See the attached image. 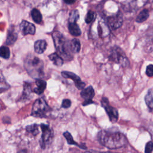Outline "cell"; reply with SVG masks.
<instances>
[{
  "label": "cell",
  "mask_w": 153,
  "mask_h": 153,
  "mask_svg": "<svg viewBox=\"0 0 153 153\" xmlns=\"http://www.w3.org/2000/svg\"><path fill=\"white\" fill-rule=\"evenodd\" d=\"M97 140L109 149H119L128 144L127 139L123 133L111 130H100L97 133Z\"/></svg>",
  "instance_id": "cell-1"
},
{
  "label": "cell",
  "mask_w": 153,
  "mask_h": 153,
  "mask_svg": "<svg viewBox=\"0 0 153 153\" xmlns=\"http://www.w3.org/2000/svg\"><path fill=\"white\" fill-rule=\"evenodd\" d=\"M52 38L57 53L63 60H71L72 59V55L70 48V42L59 31L53 32Z\"/></svg>",
  "instance_id": "cell-2"
},
{
  "label": "cell",
  "mask_w": 153,
  "mask_h": 153,
  "mask_svg": "<svg viewBox=\"0 0 153 153\" xmlns=\"http://www.w3.org/2000/svg\"><path fill=\"white\" fill-rule=\"evenodd\" d=\"M24 66L27 73L32 78H39L44 74V63L36 56H28L25 60Z\"/></svg>",
  "instance_id": "cell-3"
},
{
  "label": "cell",
  "mask_w": 153,
  "mask_h": 153,
  "mask_svg": "<svg viewBox=\"0 0 153 153\" xmlns=\"http://www.w3.org/2000/svg\"><path fill=\"white\" fill-rule=\"evenodd\" d=\"M109 59L123 68L128 67L130 65V62L124 52L118 47H114L112 48Z\"/></svg>",
  "instance_id": "cell-4"
},
{
  "label": "cell",
  "mask_w": 153,
  "mask_h": 153,
  "mask_svg": "<svg viewBox=\"0 0 153 153\" xmlns=\"http://www.w3.org/2000/svg\"><path fill=\"white\" fill-rule=\"evenodd\" d=\"M49 111L46 102L42 98L37 99L32 106V115L36 117H44Z\"/></svg>",
  "instance_id": "cell-5"
},
{
  "label": "cell",
  "mask_w": 153,
  "mask_h": 153,
  "mask_svg": "<svg viewBox=\"0 0 153 153\" xmlns=\"http://www.w3.org/2000/svg\"><path fill=\"white\" fill-rule=\"evenodd\" d=\"M102 106L105 109L109 120L112 123H115L118 119V112L116 108L109 105L108 99L106 97H102L101 100Z\"/></svg>",
  "instance_id": "cell-6"
},
{
  "label": "cell",
  "mask_w": 153,
  "mask_h": 153,
  "mask_svg": "<svg viewBox=\"0 0 153 153\" xmlns=\"http://www.w3.org/2000/svg\"><path fill=\"white\" fill-rule=\"evenodd\" d=\"M41 128L42 130V142H41V146L42 148H45L47 145H50L53 139V131L48 126L42 124L41 125Z\"/></svg>",
  "instance_id": "cell-7"
},
{
  "label": "cell",
  "mask_w": 153,
  "mask_h": 153,
  "mask_svg": "<svg viewBox=\"0 0 153 153\" xmlns=\"http://www.w3.org/2000/svg\"><path fill=\"white\" fill-rule=\"evenodd\" d=\"M61 74L62 76L65 78H69V79H72L75 82L76 87L78 90H82L85 87V83L82 81L79 76L76 75L75 74L72 73L71 72H68V71H63L62 72Z\"/></svg>",
  "instance_id": "cell-8"
},
{
  "label": "cell",
  "mask_w": 153,
  "mask_h": 153,
  "mask_svg": "<svg viewBox=\"0 0 153 153\" xmlns=\"http://www.w3.org/2000/svg\"><path fill=\"white\" fill-rule=\"evenodd\" d=\"M108 23L112 29H117L121 26L123 24V16L119 13L115 16L108 18Z\"/></svg>",
  "instance_id": "cell-9"
},
{
  "label": "cell",
  "mask_w": 153,
  "mask_h": 153,
  "mask_svg": "<svg viewBox=\"0 0 153 153\" xmlns=\"http://www.w3.org/2000/svg\"><path fill=\"white\" fill-rule=\"evenodd\" d=\"M20 29L24 35H33L35 33V26L31 23L26 20H23L20 25Z\"/></svg>",
  "instance_id": "cell-10"
},
{
  "label": "cell",
  "mask_w": 153,
  "mask_h": 153,
  "mask_svg": "<svg viewBox=\"0 0 153 153\" xmlns=\"http://www.w3.org/2000/svg\"><path fill=\"white\" fill-rule=\"evenodd\" d=\"M95 93L92 86L90 85L85 88H83L80 93V95L84 100L92 99L94 96Z\"/></svg>",
  "instance_id": "cell-11"
},
{
  "label": "cell",
  "mask_w": 153,
  "mask_h": 153,
  "mask_svg": "<svg viewBox=\"0 0 153 153\" xmlns=\"http://www.w3.org/2000/svg\"><path fill=\"white\" fill-rule=\"evenodd\" d=\"M68 29L70 33L74 36H78L81 34V29L76 22H69Z\"/></svg>",
  "instance_id": "cell-12"
},
{
  "label": "cell",
  "mask_w": 153,
  "mask_h": 153,
  "mask_svg": "<svg viewBox=\"0 0 153 153\" xmlns=\"http://www.w3.org/2000/svg\"><path fill=\"white\" fill-rule=\"evenodd\" d=\"M35 83L37 87L33 89V92L36 93L37 94H42L46 88V85H47L46 82L44 80L38 79L36 81Z\"/></svg>",
  "instance_id": "cell-13"
},
{
  "label": "cell",
  "mask_w": 153,
  "mask_h": 153,
  "mask_svg": "<svg viewBox=\"0 0 153 153\" xmlns=\"http://www.w3.org/2000/svg\"><path fill=\"white\" fill-rule=\"evenodd\" d=\"M48 57L50 60L53 62V64L57 66H61L63 64V58L57 53L51 54L48 56Z\"/></svg>",
  "instance_id": "cell-14"
},
{
  "label": "cell",
  "mask_w": 153,
  "mask_h": 153,
  "mask_svg": "<svg viewBox=\"0 0 153 153\" xmlns=\"http://www.w3.org/2000/svg\"><path fill=\"white\" fill-rule=\"evenodd\" d=\"M47 47V42L44 40H38L35 42L34 44L35 51L38 53L41 54L46 49Z\"/></svg>",
  "instance_id": "cell-15"
},
{
  "label": "cell",
  "mask_w": 153,
  "mask_h": 153,
  "mask_svg": "<svg viewBox=\"0 0 153 153\" xmlns=\"http://www.w3.org/2000/svg\"><path fill=\"white\" fill-rule=\"evenodd\" d=\"M70 48L72 53H79L81 50V43L79 40L76 38L72 39L70 42Z\"/></svg>",
  "instance_id": "cell-16"
},
{
  "label": "cell",
  "mask_w": 153,
  "mask_h": 153,
  "mask_svg": "<svg viewBox=\"0 0 153 153\" xmlns=\"http://www.w3.org/2000/svg\"><path fill=\"white\" fill-rule=\"evenodd\" d=\"M145 101L147 106L150 109H153V90H149L145 97Z\"/></svg>",
  "instance_id": "cell-17"
},
{
  "label": "cell",
  "mask_w": 153,
  "mask_h": 153,
  "mask_svg": "<svg viewBox=\"0 0 153 153\" xmlns=\"http://www.w3.org/2000/svg\"><path fill=\"white\" fill-rule=\"evenodd\" d=\"M31 16L33 19V20L36 23H40L42 21V14L40 13V11L36 9V8H33L31 11Z\"/></svg>",
  "instance_id": "cell-18"
},
{
  "label": "cell",
  "mask_w": 153,
  "mask_h": 153,
  "mask_svg": "<svg viewBox=\"0 0 153 153\" xmlns=\"http://www.w3.org/2000/svg\"><path fill=\"white\" fill-rule=\"evenodd\" d=\"M149 17V11L147 9H143L137 15L136 21L137 23H142L147 20Z\"/></svg>",
  "instance_id": "cell-19"
},
{
  "label": "cell",
  "mask_w": 153,
  "mask_h": 153,
  "mask_svg": "<svg viewBox=\"0 0 153 153\" xmlns=\"http://www.w3.org/2000/svg\"><path fill=\"white\" fill-rule=\"evenodd\" d=\"M17 38V33L16 32H14V30H9L7 38L6 40V44L8 45L13 44L16 41Z\"/></svg>",
  "instance_id": "cell-20"
},
{
  "label": "cell",
  "mask_w": 153,
  "mask_h": 153,
  "mask_svg": "<svg viewBox=\"0 0 153 153\" xmlns=\"http://www.w3.org/2000/svg\"><path fill=\"white\" fill-rule=\"evenodd\" d=\"M79 18V14L78 11L77 10H74L71 12L69 14V22H76Z\"/></svg>",
  "instance_id": "cell-21"
},
{
  "label": "cell",
  "mask_w": 153,
  "mask_h": 153,
  "mask_svg": "<svg viewBox=\"0 0 153 153\" xmlns=\"http://www.w3.org/2000/svg\"><path fill=\"white\" fill-rule=\"evenodd\" d=\"M10 56V53L9 48L5 46H2L0 48V57L4 59H8Z\"/></svg>",
  "instance_id": "cell-22"
},
{
  "label": "cell",
  "mask_w": 153,
  "mask_h": 153,
  "mask_svg": "<svg viewBox=\"0 0 153 153\" xmlns=\"http://www.w3.org/2000/svg\"><path fill=\"white\" fill-rule=\"evenodd\" d=\"M63 136L66 138L67 142L69 145H75L78 146H79V145L73 139V137L71 135V134L68 131H65L63 133Z\"/></svg>",
  "instance_id": "cell-23"
},
{
  "label": "cell",
  "mask_w": 153,
  "mask_h": 153,
  "mask_svg": "<svg viewBox=\"0 0 153 153\" xmlns=\"http://www.w3.org/2000/svg\"><path fill=\"white\" fill-rule=\"evenodd\" d=\"M94 17H95V14L94 13L91 11V10H89L86 16H85V21L86 22V23H91L94 19Z\"/></svg>",
  "instance_id": "cell-24"
},
{
  "label": "cell",
  "mask_w": 153,
  "mask_h": 153,
  "mask_svg": "<svg viewBox=\"0 0 153 153\" xmlns=\"http://www.w3.org/2000/svg\"><path fill=\"white\" fill-rule=\"evenodd\" d=\"M26 130L29 133H32L33 135H36L38 133H39V131L38 130V126L36 124L27 126Z\"/></svg>",
  "instance_id": "cell-25"
},
{
  "label": "cell",
  "mask_w": 153,
  "mask_h": 153,
  "mask_svg": "<svg viewBox=\"0 0 153 153\" xmlns=\"http://www.w3.org/2000/svg\"><path fill=\"white\" fill-rule=\"evenodd\" d=\"M153 151V142L152 141L148 142L146 145L145 148V153H150Z\"/></svg>",
  "instance_id": "cell-26"
},
{
  "label": "cell",
  "mask_w": 153,
  "mask_h": 153,
  "mask_svg": "<svg viewBox=\"0 0 153 153\" xmlns=\"http://www.w3.org/2000/svg\"><path fill=\"white\" fill-rule=\"evenodd\" d=\"M146 74L148 76H153V65H149L146 69Z\"/></svg>",
  "instance_id": "cell-27"
},
{
  "label": "cell",
  "mask_w": 153,
  "mask_h": 153,
  "mask_svg": "<svg viewBox=\"0 0 153 153\" xmlns=\"http://www.w3.org/2000/svg\"><path fill=\"white\" fill-rule=\"evenodd\" d=\"M71 101L69 99H66L62 101V107L64 108H68L71 106Z\"/></svg>",
  "instance_id": "cell-28"
},
{
  "label": "cell",
  "mask_w": 153,
  "mask_h": 153,
  "mask_svg": "<svg viewBox=\"0 0 153 153\" xmlns=\"http://www.w3.org/2000/svg\"><path fill=\"white\" fill-rule=\"evenodd\" d=\"M93 103V101L92 99H90V100H84V101L82 102V106H87L89 104Z\"/></svg>",
  "instance_id": "cell-29"
},
{
  "label": "cell",
  "mask_w": 153,
  "mask_h": 153,
  "mask_svg": "<svg viewBox=\"0 0 153 153\" xmlns=\"http://www.w3.org/2000/svg\"><path fill=\"white\" fill-rule=\"evenodd\" d=\"M67 4H72L75 2V0H63Z\"/></svg>",
  "instance_id": "cell-30"
}]
</instances>
